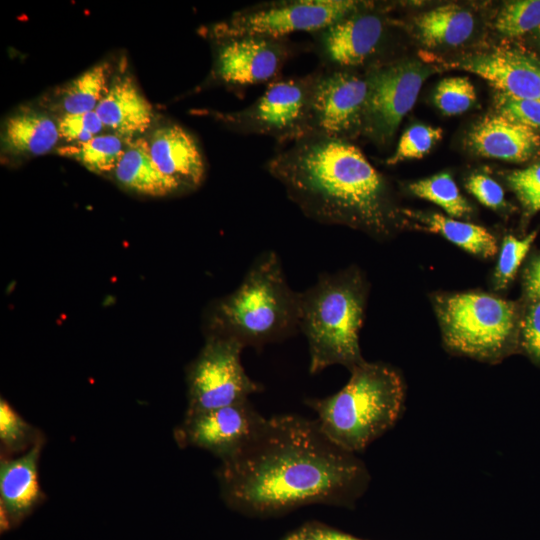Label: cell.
<instances>
[{
  "instance_id": "obj_1",
  "label": "cell",
  "mask_w": 540,
  "mask_h": 540,
  "mask_svg": "<svg viewBox=\"0 0 540 540\" xmlns=\"http://www.w3.org/2000/svg\"><path fill=\"white\" fill-rule=\"evenodd\" d=\"M220 496L242 512L277 514L313 503L350 505L370 475L356 453L333 442L317 420L297 414L265 418L216 470Z\"/></svg>"
},
{
  "instance_id": "obj_2",
  "label": "cell",
  "mask_w": 540,
  "mask_h": 540,
  "mask_svg": "<svg viewBox=\"0 0 540 540\" xmlns=\"http://www.w3.org/2000/svg\"><path fill=\"white\" fill-rule=\"evenodd\" d=\"M265 167L312 220L351 226L380 238L397 225L384 178L349 141L304 137L275 154Z\"/></svg>"
},
{
  "instance_id": "obj_3",
  "label": "cell",
  "mask_w": 540,
  "mask_h": 540,
  "mask_svg": "<svg viewBox=\"0 0 540 540\" xmlns=\"http://www.w3.org/2000/svg\"><path fill=\"white\" fill-rule=\"evenodd\" d=\"M210 332L257 349L282 341L299 329V292L287 283L274 251L261 253L239 287L215 303Z\"/></svg>"
},
{
  "instance_id": "obj_4",
  "label": "cell",
  "mask_w": 540,
  "mask_h": 540,
  "mask_svg": "<svg viewBox=\"0 0 540 540\" xmlns=\"http://www.w3.org/2000/svg\"><path fill=\"white\" fill-rule=\"evenodd\" d=\"M347 384L325 398L306 399L318 423L337 445L353 453L366 449L398 421L404 405L399 373L381 362L354 367Z\"/></svg>"
},
{
  "instance_id": "obj_5",
  "label": "cell",
  "mask_w": 540,
  "mask_h": 540,
  "mask_svg": "<svg viewBox=\"0 0 540 540\" xmlns=\"http://www.w3.org/2000/svg\"><path fill=\"white\" fill-rule=\"evenodd\" d=\"M365 300V283L352 268L323 273L299 292V329L307 339L311 374L331 365L352 370L365 362L359 345Z\"/></svg>"
},
{
  "instance_id": "obj_6",
  "label": "cell",
  "mask_w": 540,
  "mask_h": 540,
  "mask_svg": "<svg viewBox=\"0 0 540 540\" xmlns=\"http://www.w3.org/2000/svg\"><path fill=\"white\" fill-rule=\"evenodd\" d=\"M435 309L446 346L495 363L519 348L520 317L513 302L485 294L440 295Z\"/></svg>"
},
{
  "instance_id": "obj_7",
  "label": "cell",
  "mask_w": 540,
  "mask_h": 540,
  "mask_svg": "<svg viewBox=\"0 0 540 540\" xmlns=\"http://www.w3.org/2000/svg\"><path fill=\"white\" fill-rule=\"evenodd\" d=\"M365 4L353 0H275L249 6L207 29L213 40L258 35L285 38L294 32L316 33Z\"/></svg>"
},
{
  "instance_id": "obj_8",
  "label": "cell",
  "mask_w": 540,
  "mask_h": 540,
  "mask_svg": "<svg viewBox=\"0 0 540 540\" xmlns=\"http://www.w3.org/2000/svg\"><path fill=\"white\" fill-rule=\"evenodd\" d=\"M315 73L275 79L249 106L215 116L243 134L270 136L278 142L297 141L309 135V117Z\"/></svg>"
},
{
  "instance_id": "obj_9",
  "label": "cell",
  "mask_w": 540,
  "mask_h": 540,
  "mask_svg": "<svg viewBox=\"0 0 540 540\" xmlns=\"http://www.w3.org/2000/svg\"><path fill=\"white\" fill-rule=\"evenodd\" d=\"M243 349L232 338L207 336L200 353L187 369L186 413L234 405L262 390L242 366Z\"/></svg>"
},
{
  "instance_id": "obj_10",
  "label": "cell",
  "mask_w": 540,
  "mask_h": 540,
  "mask_svg": "<svg viewBox=\"0 0 540 540\" xmlns=\"http://www.w3.org/2000/svg\"><path fill=\"white\" fill-rule=\"evenodd\" d=\"M367 96L366 76L342 68L316 72L308 136L348 141L363 131Z\"/></svg>"
},
{
  "instance_id": "obj_11",
  "label": "cell",
  "mask_w": 540,
  "mask_h": 540,
  "mask_svg": "<svg viewBox=\"0 0 540 540\" xmlns=\"http://www.w3.org/2000/svg\"><path fill=\"white\" fill-rule=\"evenodd\" d=\"M427 75V69L413 61L371 70L366 75L368 96L363 131L380 142L390 139L413 108Z\"/></svg>"
},
{
  "instance_id": "obj_12",
  "label": "cell",
  "mask_w": 540,
  "mask_h": 540,
  "mask_svg": "<svg viewBox=\"0 0 540 540\" xmlns=\"http://www.w3.org/2000/svg\"><path fill=\"white\" fill-rule=\"evenodd\" d=\"M214 41L213 76L232 86L272 82L292 54L285 38L243 35Z\"/></svg>"
},
{
  "instance_id": "obj_13",
  "label": "cell",
  "mask_w": 540,
  "mask_h": 540,
  "mask_svg": "<svg viewBox=\"0 0 540 540\" xmlns=\"http://www.w3.org/2000/svg\"><path fill=\"white\" fill-rule=\"evenodd\" d=\"M263 419L248 400L207 411L185 412L174 430V439L181 448H201L221 461L238 451Z\"/></svg>"
},
{
  "instance_id": "obj_14",
  "label": "cell",
  "mask_w": 540,
  "mask_h": 540,
  "mask_svg": "<svg viewBox=\"0 0 540 540\" xmlns=\"http://www.w3.org/2000/svg\"><path fill=\"white\" fill-rule=\"evenodd\" d=\"M366 4L313 33L316 51L332 68L352 69L366 63L379 49L385 30L383 19Z\"/></svg>"
},
{
  "instance_id": "obj_15",
  "label": "cell",
  "mask_w": 540,
  "mask_h": 540,
  "mask_svg": "<svg viewBox=\"0 0 540 540\" xmlns=\"http://www.w3.org/2000/svg\"><path fill=\"white\" fill-rule=\"evenodd\" d=\"M44 440L26 453L0 460L1 531L19 526L45 499L38 476Z\"/></svg>"
},
{
  "instance_id": "obj_16",
  "label": "cell",
  "mask_w": 540,
  "mask_h": 540,
  "mask_svg": "<svg viewBox=\"0 0 540 540\" xmlns=\"http://www.w3.org/2000/svg\"><path fill=\"white\" fill-rule=\"evenodd\" d=\"M451 66L485 79L502 94L540 102V63L519 51L470 55Z\"/></svg>"
},
{
  "instance_id": "obj_17",
  "label": "cell",
  "mask_w": 540,
  "mask_h": 540,
  "mask_svg": "<svg viewBox=\"0 0 540 540\" xmlns=\"http://www.w3.org/2000/svg\"><path fill=\"white\" fill-rule=\"evenodd\" d=\"M158 169L179 185L182 192L198 188L204 181L206 164L194 136L182 126L167 123L146 137Z\"/></svg>"
},
{
  "instance_id": "obj_18",
  "label": "cell",
  "mask_w": 540,
  "mask_h": 540,
  "mask_svg": "<svg viewBox=\"0 0 540 540\" xmlns=\"http://www.w3.org/2000/svg\"><path fill=\"white\" fill-rule=\"evenodd\" d=\"M470 148L486 158L524 162L540 147L536 130L501 114L479 121L468 135Z\"/></svg>"
},
{
  "instance_id": "obj_19",
  "label": "cell",
  "mask_w": 540,
  "mask_h": 540,
  "mask_svg": "<svg viewBox=\"0 0 540 540\" xmlns=\"http://www.w3.org/2000/svg\"><path fill=\"white\" fill-rule=\"evenodd\" d=\"M95 111L105 128L127 140L140 137L154 119L152 105L130 77L114 80Z\"/></svg>"
},
{
  "instance_id": "obj_20",
  "label": "cell",
  "mask_w": 540,
  "mask_h": 540,
  "mask_svg": "<svg viewBox=\"0 0 540 540\" xmlns=\"http://www.w3.org/2000/svg\"><path fill=\"white\" fill-rule=\"evenodd\" d=\"M112 174L123 188L139 195L166 197L182 192L177 183L158 169L144 136L128 142Z\"/></svg>"
},
{
  "instance_id": "obj_21",
  "label": "cell",
  "mask_w": 540,
  "mask_h": 540,
  "mask_svg": "<svg viewBox=\"0 0 540 540\" xmlns=\"http://www.w3.org/2000/svg\"><path fill=\"white\" fill-rule=\"evenodd\" d=\"M60 139L57 122L44 112L25 108L9 116L1 134L2 150L13 156H39Z\"/></svg>"
},
{
  "instance_id": "obj_22",
  "label": "cell",
  "mask_w": 540,
  "mask_h": 540,
  "mask_svg": "<svg viewBox=\"0 0 540 540\" xmlns=\"http://www.w3.org/2000/svg\"><path fill=\"white\" fill-rule=\"evenodd\" d=\"M473 15L454 5H442L416 19L422 43L428 47L458 46L470 38L474 30Z\"/></svg>"
},
{
  "instance_id": "obj_23",
  "label": "cell",
  "mask_w": 540,
  "mask_h": 540,
  "mask_svg": "<svg viewBox=\"0 0 540 540\" xmlns=\"http://www.w3.org/2000/svg\"><path fill=\"white\" fill-rule=\"evenodd\" d=\"M110 72L108 63H99L64 85L57 98L62 115L95 111L109 90Z\"/></svg>"
},
{
  "instance_id": "obj_24",
  "label": "cell",
  "mask_w": 540,
  "mask_h": 540,
  "mask_svg": "<svg viewBox=\"0 0 540 540\" xmlns=\"http://www.w3.org/2000/svg\"><path fill=\"white\" fill-rule=\"evenodd\" d=\"M418 220L424 230L443 236L469 253L483 258H491L497 253L496 238L482 226L439 213L424 215Z\"/></svg>"
},
{
  "instance_id": "obj_25",
  "label": "cell",
  "mask_w": 540,
  "mask_h": 540,
  "mask_svg": "<svg viewBox=\"0 0 540 540\" xmlns=\"http://www.w3.org/2000/svg\"><path fill=\"white\" fill-rule=\"evenodd\" d=\"M127 140L117 134H99L87 141L67 143L57 147V153L79 162L97 174H110L122 157Z\"/></svg>"
},
{
  "instance_id": "obj_26",
  "label": "cell",
  "mask_w": 540,
  "mask_h": 540,
  "mask_svg": "<svg viewBox=\"0 0 540 540\" xmlns=\"http://www.w3.org/2000/svg\"><path fill=\"white\" fill-rule=\"evenodd\" d=\"M43 440V433L27 422L5 399L1 398V456L14 457L22 455Z\"/></svg>"
},
{
  "instance_id": "obj_27",
  "label": "cell",
  "mask_w": 540,
  "mask_h": 540,
  "mask_svg": "<svg viewBox=\"0 0 540 540\" xmlns=\"http://www.w3.org/2000/svg\"><path fill=\"white\" fill-rule=\"evenodd\" d=\"M409 190L417 197L438 205L452 218L464 217L471 212L469 203L448 173L413 182L409 185Z\"/></svg>"
},
{
  "instance_id": "obj_28",
  "label": "cell",
  "mask_w": 540,
  "mask_h": 540,
  "mask_svg": "<svg viewBox=\"0 0 540 540\" xmlns=\"http://www.w3.org/2000/svg\"><path fill=\"white\" fill-rule=\"evenodd\" d=\"M540 28V0H517L503 5L495 28L508 37H517Z\"/></svg>"
},
{
  "instance_id": "obj_29",
  "label": "cell",
  "mask_w": 540,
  "mask_h": 540,
  "mask_svg": "<svg viewBox=\"0 0 540 540\" xmlns=\"http://www.w3.org/2000/svg\"><path fill=\"white\" fill-rule=\"evenodd\" d=\"M433 99L436 107L445 115H458L474 104L476 90L467 77H449L438 83Z\"/></svg>"
},
{
  "instance_id": "obj_30",
  "label": "cell",
  "mask_w": 540,
  "mask_h": 540,
  "mask_svg": "<svg viewBox=\"0 0 540 540\" xmlns=\"http://www.w3.org/2000/svg\"><path fill=\"white\" fill-rule=\"evenodd\" d=\"M441 138V128L424 124L413 125L402 134L394 153L386 163L395 165L405 160L422 158Z\"/></svg>"
},
{
  "instance_id": "obj_31",
  "label": "cell",
  "mask_w": 540,
  "mask_h": 540,
  "mask_svg": "<svg viewBox=\"0 0 540 540\" xmlns=\"http://www.w3.org/2000/svg\"><path fill=\"white\" fill-rule=\"evenodd\" d=\"M536 236L537 231L531 232L524 238L513 235L505 237L494 275L496 288L504 289L514 279Z\"/></svg>"
},
{
  "instance_id": "obj_32",
  "label": "cell",
  "mask_w": 540,
  "mask_h": 540,
  "mask_svg": "<svg viewBox=\"0 0 540 540\" xmlns=\"http://www.w3.org/2000/svg\"><path fill=\"white\" fill-rule=\"evenodd\" d=\"M507 181L527 216L540 211V162L512 171Z\"/></svg>"
},
{
  "instance_id": "obj_33",
  "label": "cell",
  "mask_w": 540,
  "mask_h": 540,
  "mask_svg": "<svg viewBox=\"0 0 540 540\" xmlns=\"http://www.w3.org/2000/svg\"><path fill=\"white\" fill-rule=\"evenodd\" d=\"M57 126L60 138L67 143L87 141L105 128L96 111L62 115Z\"/></svg>"
},
{
  "instance_id": "obj_34",
  "label": "cell",
  "mask_w": 540,
  "mask_h": 540,
  "mask_svg": "<svg viewBox=\"0 0 540 540\" xmlns=\"http://www.w3.org/2000/svg\"><path fill=\"white\" fill-rule=\"evenodd\" d=\"M519 347L537 365H540V300H530L520 319Z\"/></svg>"
},
{
  "instance_id": "obj_35",
  "label": "cell",
  "mask_w": 540,
  "mask_h": 540,
  "mask_svg": "<svg viewBox=\"0 0 540 540\" xmlns=\"http://www.w3.org/2000/svg\"><path fill=\"white\" fill-rule=\"evenodd\" d=\"M499 114L530 127L540 130V102L500 94L497 101Z\"/></svg>"
},
{
  "instance_id": "obj_36",
  "label": "cell",
  "mask_w": 540,
  "mask_h": 540,
  "mask_svg": "<svg viewBox=\"0 0 540 540\" xmlns=\"http://www.w3.org/2000/svg\"><path fill=\"white\" fill-rule=\"evenodd\" d=\"M466 189L484 206L497 210L505 207L502 187L485 174H472L466 181Z\"/></svg>"
},
{
  "instance_id": "obj_37",
  "label": "cell",
  "mask_w": 540,
  "mask_h": 540,
  "mask_svg": "<svg viewBox=\"0 0 540 540\" xmlns=\"http://www.w3.org/2000/svg\"><path fill=\"white\" fill-rule=\"evenodd\" d=\"M524 289L529 300H540V256L529 264L524 273Z\"/></svg>"
},
{
  "instance_id": "obj_38",
  "label": "cell",
  "mask_w": 540,
  "mask_h": 540,
  "mask_svg": "<svg viewBox=\"0 0 540 540\" xmlns=\"http://www.w3.org/2000/svg\"><path fill=\"white\" fill-rule=\"evenodd\" d=\"M309 540H360L351 535L325 527L303 528Z\"/></svg>"
},
{
  "instance_id": "obj_39",
  "label": "cell",
  "mask_w": 540,
  "mask_h": 540,
  "mask_svg": "<svg viewBox=\"0 0 540 540\" xmlns=\"http://www.w3.org/2000/svg\"><path fill=\"white\" fill-rule=\"evenodd\" d=\"M285 540H309V539H308L304 529H302V530L288 536Z\"/></svg>"
}]
</instances>
